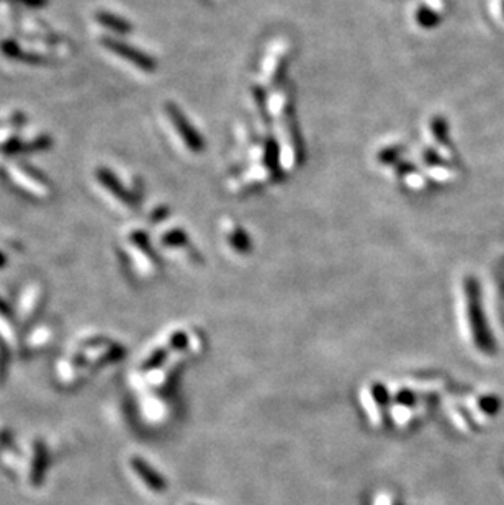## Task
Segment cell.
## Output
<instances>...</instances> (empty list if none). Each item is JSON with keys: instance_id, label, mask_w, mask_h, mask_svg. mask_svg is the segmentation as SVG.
<instances>
[{"instance_id": "3957f363", "label": "cell", "mask_w": 504, "mask_h": 505, "mask_svg": "<svg viewBox=\"0 0 504 505\" xmlns=\"http://www.w3.org/2000/svg\"><path fill=\"white\" fill-rule=\"evenodd\" d=\"M167 116H169L172 126H174L175 131L182 141V144L192 153H200L204 149V139L198 136V133L193 129V126L190 123L185 120V116L180 113L177 110V106H167Z\"/></svg>"}, {"instance_id": "8fae6325", "label": "cell", "mask_w": 504, "mask_h": 505, "mask_svg": "<svg viewBox=\"0 0 504 505\" xmlns=\"http://www.w3.org/2000/svg\"><path fill=\"white\" fill-rule=\"evenodd\" d=\"M426 2V7L432 8V10H439L442 7V0H423Z\"/></svg>"}, {"instance_id": "6da1fadb", "label": "cell", "mask_w": 504, "mask_h": 505, "mask_svg": "<svg viewBox=\"0 0 504 505\" xmlns=\"http://www.w3.org/2000/svg\"><path fill=\"white\" fill-rule=\"evenodd\" d=\"M270 113L274 115L275 128L278 136V153L282 166L290 170L300 162L298 141L293 131V123L290 120V93L287 90H275L270 97Z\"/></svg>"}, {"instance_id": "9c48e42d", "label": "cell", "mask_w": 504, "mask_h": 505, "mask_svg": "<svg viewBox=\"0 0 504 505\" xmlns=\"http://www.w3.org/2000/svg\"><path fill=\"white\" fill-rule=\"evenodd\" d=\"M98 177H100V182L103 187L111 190V192L115 193L116 198H120L122 201H128L127 192H124V188L120 187L118 180L115 179L113 174H110V172H107V170H98Z\"/></svg>"}, {"instance_id": "8992f818", "label": "cell", "mask_w": 504, "mask_h": 505, "mask_svg": "<svg viewBox=\"0 0 504 505\" xmlns=\"http://www.w3.org/2000/svg\"><path fill=\"white\" fill-rule=\"evenodd\" d=\"M287 53L288 47L283 45L282 41L275 43V45L270 47V53L269 56H265L264 61V79L267 82H270L278 74V69L283 66V63H285Z\"/></svg>"}, {"instance_id": "ba28073f", "label": "cell", "mask_w": 504, "mask_h": 505, "mask_svg": "<svg viewBox=\"0 0 504 505\" xmlns=\"http://www.w3.org/2000/svg\"><path fill=\"white\" fill-rule=\"evenodd\" d=\"M369 396L370 398L367 399L370 412L375 418H380V416L383 414V409H385L386 401H388V394H386V390L382 386L380 383H373L372 386L369 388Z\"/></svg>"}, {"instance_id": "5b68a950", "label": "cell", "mask_w": 504, "mask_h": 505, "mask_svg": "<svg viewBox=\"0 0 504 505\" xmlns=\"http://www.w3.org/2000/svg\"><path fill=\"white\" fill-rule=\"evenodd\" d=\"M130 464H131L133 473H135L136 476L143 481V484L148 487L149 491H153V492L166 491V481H164V478L159 476V474L154 471V469L151 468V466L146 463L144 460L138 458L136 456V458L131 460Z\"/></svg>"}, {"instance_id": "52a82bcc", "label": "cell", "mask_w": 504, "mask_h": 505, "mask_svg": "<svg viewBox=\"0 0 504 505\" xmlns=\"http://www.w3.org/2000/svg\"><path fill=\"white\" fill-rule=\"evenodd\" d=\"M225 236L228 239V244L232 250H236L238 254H245L251 250V243H249V237L245 236V232L241 229L236 224H228L225 227Z\"/></svg>"}, {"instance_id": "30bf717a", "label": "cell", "mask_w": 504, "mask_h": 505, "mask_svg": "<svg viewBox=\"0 0 504 505\" xmlns=\"http://www.w3.org/2000/svg\"><path fill=\"white\" fill-rule=\"evenodd\" d=\"M97 19L102 21L103 27L115 30V32H120V33H127V32H130V25H128L127 21L122 20V19H116V16H113V15H105V14H102V15H98Z\"/></svg>"}, {"instance_id": "277c9868", "label": "cell", "mask_w": 504, "mask_h": 505, "mask_svg": "<svg viewBox=\"0 0 504 505\" xmlns=\"http://www.w3.org/2000/svg\"><path fill=\"white\" fill-rule=\"evenodd\" d=\"M103 45H105L109 49L113 51L115 54H118L120 58H124L127 61H130L133 66L143 69V71H153L154 69V61L151 58H148V56L140 53V51L135 49V47L124 45V43L122 41H115V40H107L103 41Z\"/></svg>"}, {"instance_id": "7a4b0ae2", "label": "cell", "mask_w": 504, "mask_h": 505, "mask_svg": "<svg viewBox=\"0 0 504 505\" xmlns=\"http://www.w3.org/2000/svg\"><path fill=\"white\" fill-rule=\"evenodd\" d=\"M463 311L465 324H467V334L475 345V348L485 355H493L494 344L486 326L483 308L480 301V288L472 276L465 278L463 282Z\"/></svg>"}, {"instance_id": "7c38bea8", "label": "cell", "mask_w": 504, "mask_h": 505, "mask_svg": "<svg viewBox=\"0 0 504 505\" xmlns=\"http://www.w3.org/2000/svg\"><path fill=\"white\" fill-rule=\"evenodd\" d=\"M501 10H503V15H504V0H503V3H501Z\"/></svg>"}]
</instances>
